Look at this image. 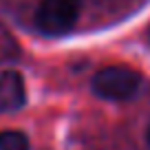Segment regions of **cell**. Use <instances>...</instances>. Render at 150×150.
Returning <instances> with one entry per match:
<instances>
[{"instance_id":"1","label":"cell","mask_w":150,"mask_h":150,"mask_svg":"<svg viewBox=\"0 0 150 150\" xmlns=\"http://www.w3.org/2000/svg\"><path fill=\"white\" fill-rule=\"evenodd\" d=\"M141 86V75L130 66H106L93 77V93L108 102H124Z\"/></svg>"},{"instance_id":"2","label":"cell","mask_w":150,"mask_h":150,"mask_svg":"<svg viewBox=\"0 0 150 150\" xmlns=\"http://www.w3.org/2000/svg\"><path fill=\"white\" fill-rule=\"evenodd\" d=\"M80 18V0H42L35 11V27L44 35H66Z\"/></svg>"},{"instance_id":"3","label":"cell","mask_w":150,"mask_h":150,"mask_svg":"<svg viewBox=\"0 0 150 150\" xmlns=\"http://www.w3.org/2000/svg\"><path fill=\"white\" fill-rule=\"evenodd\" d=\"M27 88L18 71H0V112H13L24 106Z\"/></svg>"},{"instance_id":"4","label":"cell","mask_w":150,"mask_h":150,"mask_svg":"<svg viewBox=\"0 0 150 150\" xmlns=\"http://www.w3.org/2000/svg\"><path fill=\"white\" fill-rule=\"evenodd\" d=\"M0 150H29V139L20 130L0 132Z\"/></svg>"},{"instance_id":"5","label":"cell","mask_w":150,"mask_h":150,"mask_svg":"<svg viewBox=\"0 0 150 150\" xmlns=\"http://www.w3.org/2000/svg\"><path fill=\"white\" fill-rule=\"evenodd\" d=\"M148 144H150V128H148Z\"/></svg>"}]
</instances>
